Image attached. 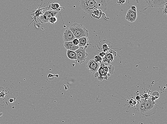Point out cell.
Instances as JSON below:
<instances>
[{"mask_svg":"<svg viewBox=\"0 0 167 124\" xmlns=\"http://www.w3.org/2000/svg\"><path fill=\"white\" fill-rule=\"evenodd\" d=\"M113 52L111 50V49L106 52L105 56L102 58V62L107 63V64H109V63H112L114 61Z\"/></svg>","mask_w":167,"mask_h":124,"instance_id":"11","label":"cell"},{"mask_svg":"<svg viewBox=\"0 0 167 124\" xmlns=\"http://www.w3.org/2000/svg\"><path fill=\"white\" fill-rule=\"evenodd\" d=\"M80 5L81 8L90 15L95 9L105 11L108 7L105 0H81Z\"/></svg>","mask_w":167,"mask_h":124,"instance_id":"1","label":"cell"},{"mask_svg":"<svg viewBox=\"0 0 167 124\" xmlns=\"http://www.w3.org/2000/svg\"><path fill=\"white\" fill-rule=\"evenodd\" d=\"M67 56L69 59L74 60L77 62V55H76L75 51L67 50Z\"/></svg>","mask_w":167,"mask_h":124,"instance_id":"16","label":"cell"},{"mask_svg":"<svg viewBox=\"0 0 167 124\" xmlns=\"http://www.w3.org/2000/svg\"><path fill=\"white\" fill-rule=\"evenodd\" d=\"M97 63H102V58L99 56L98 55H95L93 56V59Z\"/></svg>","mask_w":167,"mask_h":124,"instance_id":"19","label":"cell"},{"mask_svg":"<svg viewBox=\"0 0 167 124\" xmlns=\"http://www.w3.org/2000/svg\"><path fill=\"white\" fill-rule=\"evenodd\" d=\"M160 94L159 92L156 91H155L152 94V100L154 101L157 100L159 98Z\"/></svg>","mask_w":167,"mask_h":124,"instance_id":"18","label":"cell"},{"mask_svg":"<svg viewBox=\"0 0 167 124\" xmlns=\"http://www.w3.org/2000/svg\"><path fill=\"white\" fill-rule=\"evenodd\" d=\"M74 51L77 55V62L79 64L84 63L88 56V53L86 52V49L79 47V49Z\"/></svg>","mask_w":167,"mask_h":124,"instance_id":"4","label":"cell"},{"mask_svg":"<svg viewBox=\"0 0 167 124\" xmlns=\"http://www.w3.org/2000/svg\"><path fill=\"white\" fill-rule=\"evenodd\" d=\"M9 101L10 103H12L14 101V100H13V99H11V100H10Z\"/></svg>","mask_w":167,"mask_h":124,"instance_id":"27","label":"cell"},{"mask_svg":"<svg viewBox=\"0 0 167 124\" xmlns=\"http://www.w3.org/2000/svg\"><path fill=\"white\" fill-rule=\"evenodd\" d=\"M72 42L74 45L77 46L79 44V40L78 39L75 38L73 40Z\"/></svg>","mask_w":167,"mask_h":124,"instance_id":"21","label":"cell"},{"mask_svg":"<svg viewBox=\"0 0 167 124\" xmlns=\"http://www.w3.org/2000/svg\"><path fill=\"white\" fill-rule=\"evenodd\" d=\"M138 108L142 115L146 117H150L156 113L158 106L154 101L150 100L141 103L139 104Z\"/></svg>","mask_w":167,"mask_h":124,"instance_id":"2","label":"cell"},{"mask_svg":"<svg viewBox=\"0 0 167 124\" xmlns=\"http://www.w3.org/2000/svg\"><path fill=\"white\" fill-rule=\"evenodd\" d=\"M74 34L75 38L79 39L82 37L88 36V31L82 24L75 23L69 28Z\"/></svg>","mask_w":167,"mask_h":124,"instance_id":"3","label":"cell"},{"mask_svg":"<svg viewBox=\"0 0 167 124\" xmlns=\"http://www.w3.org/2000/svg\"><path fill=\"white\" fill-rule=\"evenodd\" d=\"M98 55L102 58H104L105 56L106 55V53L105 52H103V51H101V52L98 53Z\"/></svg>","mask_w":167,"mask_h":124,"instance_id":"22","label":"cell"},{"mask_svg":"<svg viewBox=\"0 0 167 124\" xmlns=\"http://www.w3.org/2000/svg\"><path fill=\"white\" fill-rule=\"evenodd\" d=\"M131 9L134 12H136V6H132L131 7Z\"/></svg>","mask_w":167,"mask_h":124,"instance_id":"25","label":"cell"},{"mask_svg":"<svg viewBox=\"0 0 167 124\" xmlns=\"http://www.w3.org/2000/svg\"><path fill=\"white\" fill-rule=\"evenodd\" d=\"M136 98L137 100H140V98L139 96H137Z\"/></svg>","mask_w":167,"mask_h":124,"instance_id":"26","label":"cell"},{"mask_svg":"<svg viewBox=\"0 0 167 124\" xmlns=\"http://www.w3.org/2000/svg\"><path fill=\"white\" fill-rule=\"evenodd\" d=\"M104 63H101L100 67L97 71L99 74L98 79L101 81L104 79L108 80V74L104 70Z\"/></svg>","mask_w":167,"mask_h":124,"instance_id":"8","label":"cell"},{"mask_svg":"<svg viewBox=\"0 0 167 124\" xmlns=\"http://www.w3.org/2000/svg\"><path fill=\"white\" fill-rule=\"evenodd\" d=\"M90 15L92 18L96 19H100L102 15L105 16V17L106 16L105 14L102 10L99 9H95L93 10Z\"/></svg>","mask_w":167,"mask_h":124,"instance_id":"14","label":"cell"},{"mask_svg":"<svg viewBox=\"0 0 167 124\" xmlns=\"http://www.w3.org/2000/svg\"><path fill=\"white\" fill-rule=\"evenodd\" d=\"M64 46L65 48L67 50L74 51L77 50L79 48V46H76L74 45L72 41L65 42Z\"/></svg>","mask_w":167,"mask_h":124,"instance_id":"15","label":"cell"},{"mask_svg":"<svg viewBox=\"0 0 167 124\" xmlns=\"http://www.w3.org/2000/svg\"><path fill=\"white\" fill-rule=\"evenodd\" d=\"M151 8H159L164 6L167 0H145Z\"/></svg>","mask_w":167,"mask_h":124,"instance_id":"6","label":"cell"},{"mask_svg":"<svg viewBox=\"0 0 167 124\" xmlns=\"http://www.w3.org/2000/svg\"><path fill=\"white\" fill-rule=\"evenodd\" d=\"M57 18L56 16L51 17L49 19V22L51 24H54L56 23L57 21Z\"/></svg>","mask_w":167,"mask_h":124,"instance_id":"20","label":"cell"},{"mask_svg":"<svg viewBox=\"0 0 167 124\" xmlns=\"http://www.w3.org/2000/svg\"><path fill=\"white\" fill-rule=\"evenodd\" d=\"M125 2V0H119V1H117V3L119 6L120 5H123L124 3Z\"/></svg>","mask_w":167,"mask_h":124,"instance_id":"23","label":"cell"},{"mask_svg":"<svg viewBox=\"0 0 167 124\" xmlns=\"http://www.w3.org/2000/svg\"><path fill=\"white\" fill-rule=\"evenodd\" d=\"M79 44L78 45L80 48L86 49L89 45L88 43V37H83L79 39Z\"/></svg>","mask_w":167,"mask_h":124,"instance_id":"13","label":"cell"},{"mask_svg":"<svg viewBox=\"0 0 167 124\" xmlns=\"http://www.w3.org/2000/svg\"><path fill=\"white\" fill-rule=\"evenodd\" d=\"M101 63H97L94 60H90L87 62L86 67L89 70L90 73L95 74L98 71L100 67Z\"/></svg>","mask_w":167,"mask_h":124,"instance_id":"5","label":"cell"},{"mask_svg":"<svg viewBox=\"0 0 167 124\" xmlns=\"http://www.w3.org/2000/svg\"><path fill=\"white\" fill-rule=\"evenodd\" d=\"M137 17V12L133 11L131 9H129L128 10L125 18L128 22H133L136 21Z\"/></svg>","mask_w":167,"mask_h":124,"instance_id":"10","label":"cell"},{"mask_svg":"<svg viewBox=\"0 0 167 124\" xmlns=\"http://www.w3.org/2000/svg\"><path fill=\"white\" fill-rule=\"evenodd\" d=\"M164 8L163 9V13L165 15H166L167 14V3L164 5Z\"/></svg>","mask_w":167,"mask_h":124,"instance_id":"24","label":"cell"},{"mask_svg":"<svg viewBox=\"0 0 167 124\" xmlns=\"http://www.w3.org/2000/svg\"><path fill=\"white\" fill-rule=\"evenodd\" d=\"M58 12L52 11V10H47L44 13L40 18V19L42 22L47 23L49 22V19L51 17L56 16L58 15Z\"/></svg>","mask_w":167,"mask_h":124,"instance_id":"7","label":"cell"},{"mask_svg":"<svg viewBox=\"0 0 167 124\" xmlns=\"http://www.w3.org/2000/svg\"><path fill=\"white\" fill-rule=\"evenodd\" d=\"M49 7L52 8L53 10H56V11H57V10H59L60 6V4L58 3H53L50 5Z\"/></svg>","mask_w":167,"mask_h":124,"instance_id":"17","label":"cell"},{"mask_svg":"<svg viewBox=\"0 0 167 124\" xmlns=\"http://www.w3.org/2000/svg\"><path fill=\"white\" fill-rule=\"evenodd\" d=\"M74 35L69 28L66 30L63 35V40L65 42L72 41L75 39Z\"/></svg>","mask_w":167,"mask_h":124,"instance_id":"9","label":"cell"},{"mask_svg":"<svg viewBox=\"0 0 167 124\" xmlns=\"http://www.w3.org/2000/svg\"><path fill=\"white\" fill-rule=\"evenodd\" d=\"M99 44L102 46V49L103 52H105L110 50L113 45V44L111 42L105 40L101 41L99 42Z\"/></svg>","mask_w":167,"mask_h":124,"instance_id":"12","label":"cell"}]
</instances>
